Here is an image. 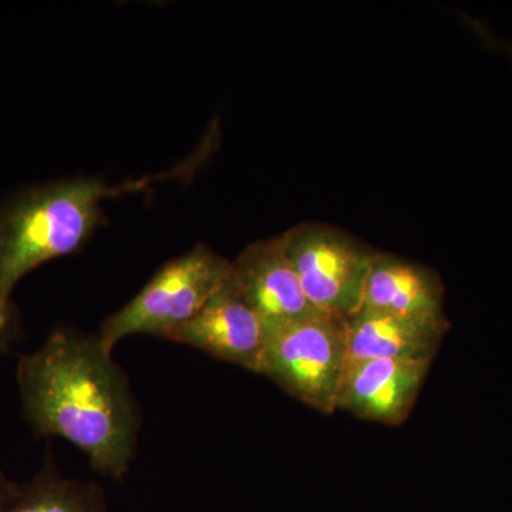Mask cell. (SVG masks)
<instances>
[{"label": "cell", "instance_id": "8fae6325", "mask_svg": "<svg viewBox=\"0 0 512 512\" xmlns=\"http://www.w3.org/2000/svg\"><path fill=\"white\" fill-rule=\"evenodd\" d=\"M0 512H109L99 485L60 476L52 460H46L28 483L13 485Z\"/></svg>", "mask_w": 512, "mask_h": 512}, {"label": "cell", "instance_id": "4fadbf2b", "mask_svg": "<svg viewBox=\"0 0 512 512\" xmlns=\"http://www.w3.org/2000/svg\"><path fill=\"white\" fill-rule=\"evenodd\" d=\"M13 481H10L8 477L3 474V471L0 470V503H2L3 500H5L6 495L10 493V490H12Z\"/></svg>", "mask_w": 512, "mask_h": 512}, {"label": "cell", "instance_id": "9c48e42d", "mask_svg": "<svg viewBox=\"0 0 512 512\" xmlns=\"http://www.w3.org/2000/svg\"><path fill=\"white\" fill-rule=\"evenodd\" d=\"M448 320H427L360 309L345 320L346 369L379 359L433 360Z\"/></svg>", "mask_w": 512, "mask_h": 512}, {"label": "cell", "instance_id": "8992f818", "mask_svg": "<svg viewBox=\"0 0 512 512\" xmlns=\"http://www.w3.org/2000/svg\"><path fill=\"white\" fill-rule=\"evenodd\" d=\"M167 340L259 373L265 352L266 328L229 278L227 285L215 293L194 318L175 329Z\"/></svg>", "mask_w": 512, "mask_h": 512}, {"label": "cell", "instance_id": "7c38bea8", "mask_svg": "<svg viewBox=\"0 0 512 512\" xmlns=\"http://www.w3.org/2000/svg\"><path fill=\"white\" fill-rule=\"evenodd\" d=\"M23 339L22 316L12 296L0 291V357Z\"/></svg>", "mask_w": 512, "mask_h": 512}, {"label": "cell", "instance_id": "277c9868", "mask_svg": "<svg viewBox=\"0 0 512 512\" xmlns=\"http://www.w3.org/2000/svg\"><path fill=\"white\" fill-rule=\"evenodd\" d=\"M345 370V320L318 313L266 328L259 375L274 380L306 406L335 413Z\"/></svg>", "mask_w": 512, "mask_h": 512}, {"label": "cell", "instance_id": "30bf717a", "mask_svg": "<svg viewBox=\"0 0 512 512\" xmlns=\"http://www.w3.org/2000/svg\"><path fill=\"white\" fill-rule=\"evenodd\" d=\"M365 309L427 320H447L444 285L434 269L377 252L365 289Z\"/></svg>", "mask_w": 512, "mask_h": 512}, {"label": "cell", "instance_id": "52a82bcc", "mask_svg": "<svg viewBox=\"0 0 512 512\" xmlns=\"http://www.w3.org/2000/svg\"><path fill=\"white\" fill-rule=\"evenodd\" d=\"M231 279L265 328L319 313L303 292L281 235L247 245L232 261Z\"/></svg>", "mask_w": 512, "mask_h": 512}, {"label": "cell", "instance_id": "3957f363", "mask_svg": "<svg viewBox=\"0 0 512 512\" xmlns=\"http://www.w3.org/2000/svg\"><path fill=\"white\" fill-rule=\"evenodd\" d=\"M231 274L232 261L197 245L161 266L130 302L104 319L97 336L110 352L128 336L168 339L227 285Z\"/></svg>", "mask_w": 512, "mask_h": 512}, {"label": "cell", "instance_id": "6da1fadb", "mask_svg": "<svg viewBox=\"0 0 512 512\" xmlns=\"http://www.w3.org/2000/svg\"><path fill=\"white\" fill-rule=\"evenodd\" d=\"M23 419L37 437L72 443L101 476L123 478L140 412L127 375L99 336L56 326L16 367Z\"/></svg>", "mask_w": 512, "mask_h": 512}, {"label": "cell", "instance_id": "ba28073f", "mask_svg": "<svg viewBox=\"0 0 512 512\" xmlns=\"http://www.w3.org/2000/svg\"><path fill=\"white\" fill-rule=\"evenodd\" d=\"M431 363L429 359H379L348 367L339 390L338 410L399 426L412 413Z\"/></svg>", "mask_w": 512, "mask_h": 512}, {"label": "cell", "instance_id": "7a4b0ae2", "mask_svg": "<svg viewBox=\"0 0 512 512\" xmlns=\"http://www.w3.org/2000/svg\"><path fill=\"white\" fill-rule=\"evenodd\" d=\"M119 191L100 178H69L0 202V291L12 296L40 265L79 251L103 224L101 202Z\"/></svg>", "mask_w": 512, "mask_h": 512}, {"label": "cell", "instance_id": "5b68a950", "mask_svg": "<svg viewBox=\"0 0 512 512\" xmlns=\"http://www.w3.org/2000/svg\"><path fill=\"white\" fill-rule=\"evenodd\" d=\"M281 238L315 311L348 320L362 309L367 278L379 251L322 222H302Z\"/></svg>", "mask_w": 512, "mask_h": 512}, {"label": "cell", "instance_id": "5bb4252c", "mask_svg": "<svg viewBox=\"0 0 512 512\" xmlns=\"http://www.w3.org/2000/svg\"><path fill=\"white\" fill-rule=\"evenodd\" d=\"M505 50H507L508 55L512 56V46L505 47Z\"/></svg>", "mask_w": 512, "mask_h": 512}]
</instances>
